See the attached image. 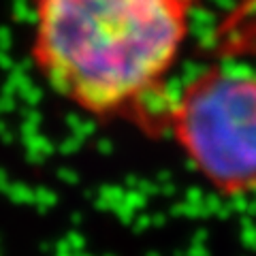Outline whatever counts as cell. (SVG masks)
Returning <instances> with one entry per match:
<instances>
[{
	"label": "cell",
	"mask_w": 256,
	"mask_h": 256,
	"mask_svg": "<svg viewBox=\"0 0 256 256\" xmlns=\"http://www.w3.org/2000/svg\"><path fill=\"white\" fill-rule=\"evenodd\" d=\"M190 166L222 196L256 192V73L212 66L160 105Z\"/></svg>",
	"instance_id": "obj_2"
},
{
	"label": "cell",
	"mask_w": 256,
	"mask_h": 256,
	"mask_svg": "<svg viewBox=\"0 0 256 256\" xmlns=\"http://www.w3.org/2000/svg\"><path fill=\"white\" fill-rule=\"evenodd\" d=\"M194 0H34L32 62L92 118H146L190 32Z\"/></svg>",
	"instance_id": "obj_1"
}]
</instances>
